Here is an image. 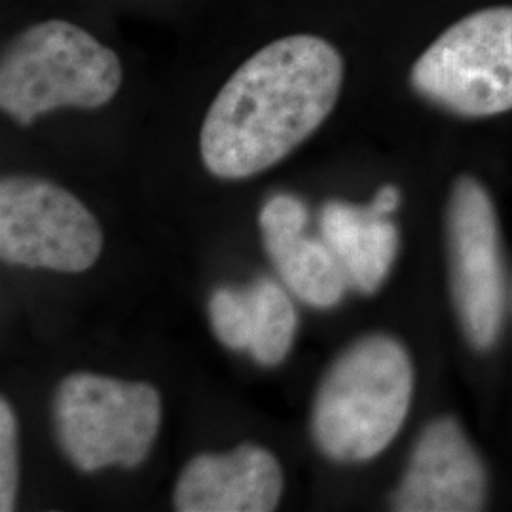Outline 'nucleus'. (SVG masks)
I'll list each match as a JSON object with an SVG mask.
<instances>
[{
	"label": "nucleus",
	"instance_id": "1",
	"mask_svg": "<svg viewBox=\"0 0 512 512\" xmlns=\"http://www.w3.org/2000/svg\"><path fill=\"white\" fill-rule=\"evenodd\" d=\"M344 59L325 38L289 35L251 55L205 114L200 152L219 179L262 173L311 137L336 107Z\"/></svg>",
	"mask_w": 512,
	"mask_h": 512
},
{
	"label": "nucleus",
	"instance_id": "2",
	"mask_svg": "<svg viewBox=\"0 0 512 512\" xmlns=\"http://www.w3.org/2000/svg\"><path fill=\"white\" fill-rule=\"evenodd\" d=\"M414 391V366L395 338L372 334L330 365L317 389L311 435L327 458H376L403 427Z\"/></svg>",
	"mask_w": 512,
	"mask_h": 512
},
{
	"label": "nucleus",
	"instance_id": "3",
	"mask_svg": "<svg viewBox=\"0 0 512 512\" xmlns=\"http://www.w3.org/2000/svg\"><path fill=\"white\" fill-rule=\"evenodd\" d=\"M122 80L120 57L109 46L65 19H48L2 48L0 109L19 126H31L57 109L107 105Z\"/></svg>",
	"mask_w": 512,
	"mask_h": 512
},
{
	"label": "nucleus",
	"instance_id": "4",
	"mask_svg": "<svg viewBox=\"0 0 512 512\" xmlns=\"http://www.w3.org/2000/svg\"><path fill=\"white\" fill-rule=\"evenodd\" d=\"M160 423V393L143 382L76 372L55 391V437L82 473L110 465H141L154 446Z\"/></svg>",
	"mask_w": 512,
	"mask_h": 512
},
{
	"label": "nucleus",
	"instance_id": "5",
	"mask_svg": "<svg viewBox=\"0 0 512 512\" xmlns=\"http://www.w3.org/2000/svg\"><path fill=\"white\" fill-rule=\"evenodd\" d=\"M423 99L467 118L512 110V6L475 12L448 27L410 71Z\"/></svg>",
	"mask_w": 512,
	"mask_h": 512
},
{
	"label": "nucleus",
	"instance_id": "6",
	"mask_svg": "<svg viewBox=\"0 0 512 512\" xmlns=\"http://www.w3.org/2000/svg\"><path fill=\"white\" fill-rule=\"evenodd\" d=\"M103 251L92 211L59 184L31 175L0 181V256L8 264L80 274Z\"/></svg>",
	"mask_w": 512,
	"mask_h": 512
},
{
	"label": "nucleus",
	"instance_id": "7",
	"mask_svg": "<svg viewBox=\"0 0 512 512\" xmlns=\"http://www.w3.org/2000/svg\"><path fill=\"white\" fill-rule=\"evenodd\" d=\"M452 298L465 338L475 349L497 340L505 310V277L494 203L482 184L461 177L448 203Z\"/></svg>",
	"mask_w": 512,
	"mask_h": 512
},
{
	"label": "nucleus",
	"instance_id": "8",
	"mask_svg": "<svg viewBox=\"0 0 512 512\" xmlns=\"http://www.w3.org/2000/svg\"><path fill=\"white\" fill-rule=\"evenodd\" d=\"M484 499L486 473L458 421H431L393 494V511L475 512L484 507Z\"/></svg>",
	"mask_w": 512,
	"mask_h": 512
},
{
	"label": "nucleus",
	"instance_id": "9",
	"mask_svg": "<svg viewBox=\"0 0 512 512\" xmlns=\"http://www.w3.org/2000/svg\"><path fill=\"white\" fill-rule=\"evenodd\" d=\"M283 494L274 454L241 444L226 454H202L184 465L173 503L181 512H270Z\"/></svg>",
	"mask_w": 512,
	"mask_h": 512
},
{
	"label": "nucleus",
	"instance_id": "10",
	"mask_svg": "<svg viewBox=\"0 0 512 512\" xmlns=\"http://www.w3.org/2000/svg\"><path fill=\"white\" fill-rule=\"evenodd\" d=\"M308 209L291 194H279L262 207L264 247L287 289L313 308L336 306L349 287L346 274L329 245L308 238Z\"/></svg>",
	"mask_w": 512,
	"mask_h": 512
},
{
	"label": "nucleus",
	"instance_id": "11",
	"mask_svg": "<svg viewBox=\"0 0 512 512\" xmlns=\"http://www.w3.org/2000/svg\"><path fill=\"white\" fill-rule=\"evenodd\" d=\"M321 238L338 258L349 287L376 293L399 251L397 226L372 205L330 202L321 211Z\"/></svg>",
	"mask_w": 512,
	"mask_h": 512
},
{
	"label": "nucleus",
	"instance_id": "12",
	"mask_svg": "<svg viewBox=\"0 0 512 512\" xmlns=\"http://www.w3.org/2000/svg\"><path fill=\"white\" fill-rule=\"evenodd\" d=\"M251 300V346L258 365L275 366L285 361L293 348L298 315L289 294L272 279H256L247 287Z\"/></svg>",
	"mask_w": 512,
	"mask_h": 512
},
{
	"label": "nucleus",
	"instance_id": "13",
	"mask_svg": "<svg viewBox=\"0 0 512 512\" xmlns=\"http://www.w3.org/2000/svg\"><path fill=\"white\" fill-rule=\"evenodd\" d=\"M209 319L220 344L230 349H249L253 325L247 289H217L209 300Z\"/></svg>",
	"mask_w": 512,
	"mask_h": 512
},
{
	"label": "nucleus",
	"instance_id": "14",
	"mask_svg": "<svg viewBox=\"0 0 512 512\" xmlns=\"http://www.w3.org/2000/svg\"><path fill=\"white\" fill-rule=\"evenodd\" d=\"M18 421L6 399L0 401V511H14L18 495Z\"/></svg>",
	"mask_w": 512,
	"mask_h": 512
},
{
	"label": "nucleus",
	"instance_id": "15",
	"mask_svg": "<svg viewBox=\"0 0 512 512\" xmlns=\"http://www.w3.org/2000/svg\"><path fill=\"white\" fill-rule=\"evenodd\" d=\"M399 203H401V192H399V188L393 186V184H387V186H384V188L376 194L374 202L370 203V205H372L380 215L389 217V215L399 207Z\"/></svg>",
	"mask_w": 512,
	"mask_h": 512
}]
</instances>
